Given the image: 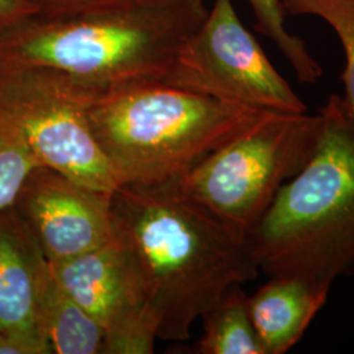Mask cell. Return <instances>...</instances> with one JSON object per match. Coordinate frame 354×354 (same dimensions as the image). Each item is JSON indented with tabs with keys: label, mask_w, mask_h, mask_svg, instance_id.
Here are the masks:
<instances>
[{
	"label": "cell",
	"mask_w": 354,
	"mask_h": 354,
	"mask_svg": "<svg viewBox=\"0 0 354 354\" xmlns=\"http://www.w3.org/2000/svg\"><path fill=\"white\" fill-rule=\"evenodd\" d=\"M113 239L156 337L184 342L228 288L257 276L244 244L177 185H122L112 194Z\"/></svg>",
	"instance_id": "cell-1"
},
{
	"label": "cell",
	"mask_w": 354,
	"mask_h": 354,
	"mask_svg": "<svg viewBox=\"0 0 354 354\" xmlns=\"http://www.w3.org/2000/svg\"><path fill=\"white\" fill-rule=\"evenodd\" d=\"M207 13L203 0H160L64 16L36 13L0 35V64L51 68L105 89L162 82Z\"/></svg>",
	"instance_id": "cell-2"
},
{
	"label": "cell",
	"mask_w": 354,
	"mask_h": 354,
	"mask_svg": "<svg viewBox=\"0 0 354 354\" xmlns=\"http://www.w3.org/2000/svg\"><path fill=\"white\" fill-rule=\"evenodd\" d=\"M320 117L313 155L281 187L245 247L270 277L330 288L354 266V121L337 95Z\"/></svg>",
	"instance_id": "cell-3"
},
{
	"label": "cell",
	"mask_w": 354,
	"mask_h": 354,
	"mask_svg": "<svg viewBox=\"0 0 354 354\" xmlns=\"http://www.w3.org/2000/svg\"><path fill=\"white\" fill-rule=\"evenodd\" d=\"M266 112L147 82L104 91L88 115L121 187H156L178 183Z\"/></svg>",
	"instance_id": "cell-4"
},
{
	"label": "cell",
	"mask_w": 354,
	"mask_h": 354,
	"mask_svg": "<svg viewBox=\"0 0 354 354\" xmlns=\"http://www.w3.org/2000/svg\"><path fill=\"white\" fill-rule=\"evenodd\" d=\"M320 125V113L266 112L193 165L177 185L245 245L281 187L313 155Z\"/></svg>",
	"instance_id": "cell-5"
},
{
	"label": "cell",
	"mask_w": 354,
	"mask_h": 354,
	"mask_svg": "<svg viewBox=\"0 0 354 354\" xmlns=\"http://www.w3.org/2000/svg\"><path fill=\"white\" fill-rule=\"evenodd\" d=\"M104 91L51 68L0 64V117L39 165L113 193L121 184L89 124V106Z\"/></svg>",
	"instance_id": "cell-6"
},
{
	"label": "cell",
	"mask_w": 354,
	"mask_h": 354,
	"mask_svg": "<svg viewBox=\"0 0 354 354\" xmlns=\"http://www.w3.org/2000/svg\"><path fill=\"white\" fill-rule=\"evenodd\" d=\"M162 83L256 109L307 112L241 24L232 0H214L203 26L180 46Z\"/></svg>",
	"instance_id": "cell-7"
},
{
	"label": "cell",
	"mask_w": 354,
	"mask_h": 354,
	"mask_svg": "<svg viewBox=\"0 0 354 354\" xmlns=\"http://www.w3.org/2000/svg\"><path fill=\"white\" fill-rule=\"evenodd\" d=\"M112 194L38 165L26 177L12 207L48 263L55 264L113 238Z\"/></svg>",
	"instance_id": "cell-8"
},
{
	"label": "cell",
	"mask_w": 354,
	"mask_h": 354,
	"mask_svg": "<svg viewBox=\"0 0 354 354\" xmlns=\"http://www.w3.org/2000/svg\"><path fill=\"white\" fill-rule=\"evenodd\" d=\"M54 277L105 332L102 354H150L156 335L140 311L113 238L99 248L50 264Z\"/></svg>",
	"instance_id": "cell-9"
},
{
	"label": "cell",
	"mask_w": 354,
	"mask_h": 354,
	"mask_svg": "<svg viewBox=\"0 0 354 354\" xmlns=\"http://www.w3.org/2000/svg\"><path fill=\"white\" fill-rule=\"evenodd\" d=\"M48 266V260L12 206L0 210V332L45 335L38 304Z\"/></svg>",
	"instance_id": "cell-10"
},
{
	"label": "cell",
	"mask_w": 354,
	"mask_h": 354,
	"mask_svg": "<svg viewBox=\"0 0 354 354\" xmlns=\"http://www.w3.org/2000/svg\"><path fill=\"white\" fill-rule=\"evenodd\" d=\"M329 290L307 279L276 276L248 297L253 327L266 354L289 352L327 302Z\"/></svg>",
	"instance_id": "cell-11"
},
{
	"label": "cell",
	"mask_w": 354,
	"mask_h": 354,
	"mask_svg": "<svg viewBox=\"0 0 354 354\" xmlns=\"http://www.w3.org/2000/svg\"><path fill=\"white\" fill-rule=\"evenodd\" d=\"M38 308L39 323L53 353L102 354L104 329L64 290L54 277L50 266L42 281Z\"/></svg>",
	"instance_id": "cell-12"
},
{
	"label": "cell",
	"mask_w": 354,
	"mask_h": 354,
	"mask_svg": "<svg viewBox=\"0 0 354 354\" xmlns=\"http://www.w3.org/2000/svg\"><path fill=\"white\" fill-rule=\"evenodd\" d=\"M203 319V335L196 345V353L266 354L253 327L248 297L241 285L228 288Z\"/></svg>",
	"instance_id": "cell-13"
},
{
	"label": "cell",
	"mask_w": 354,
	"mask_h": 354,
	"mask_svg": "<svg viewBox=\"0 0 354 354\" xmlns=\"http://www.w3.org/2000/svg\"><path fill=\"white\" fill-rule=\"evenodd\" d=\"M283 13L310 15L323 19L340 38L345 53L342 97L344 108L354 121V0H279Z\"/></svg>",
	"instance_id": "cell-14"
},
{
	"label": "cell",
	"mask_w": 354,
	"mask_h": 354,
	"mask_svg": "<svg viewBox=\"0 0 354 354\" xmlns=\"http://www.w3.org/2000/svg\"><path fill=\"white\" fill-rule=\"evenodd\" d=\"M256 17V30L270 38L290 62L298 80L314 84L323 75L320 64L307 50L304 39L288 32L279 0H248Z\"/></svg>",
	"instance_id": "cell-15"
},
{
	"label": "cell",
	"mask_w": 354,
	"mask_h": 354,
	"mask_svg": "<svg viewBox=\"0 0 354 354\" xmlns=\"http://www.w3.org/2000/svg\"><path fill=\"white\" fill-rule=\"evenodd\" d=\"M38 165L19 133L0 117V210L12 206L26 177Z\"/></svg>",
	"instance_id": "cell-16"
},
{
	"label": "cell",
	"mask_w": 354,
	"mask_h": 354,
	"mask_svg": "<svg viewBox=\"0 0 354 354\" xmlns=\"http://www.w3.org/2000/svg\"><path fill=\"white\" fill-rule=\"evenodd\" d=\"M39 15L64 16L76 13L102 12L150 4L160 0H29Z\"/></svg>",
	"instance_id": "cell-17"
},
{
	"label": "cell",
	"mask_w": 354,
	"mask_h": 354,
	"mask_svg": "<svg viewBox=\"0 0 354 354\" xmlns=\"http://www.w3.org/2000/svg\"><path fill=\"white\" fill-rule=\"evenodd\" d=\"M0 354H53V349L42 333L3 330L0 332Z\"/></svg>",
	"instance_id": "cell-18"
},
{
	"label": "cell",
	"mask_w": 354,
	"mask_h": 354,
	"mask_svg": "<svg viewBox=\"0 0 354 354\" xmlns=\"http://www.w3.org/2000/svg\"><path fill=\"white\" fill-rule=\"evenodd\" d=\"M38 13L29 0H0V35Z\"/></svg>",
	"instance_id": "cell-19"
}]
</instances>
